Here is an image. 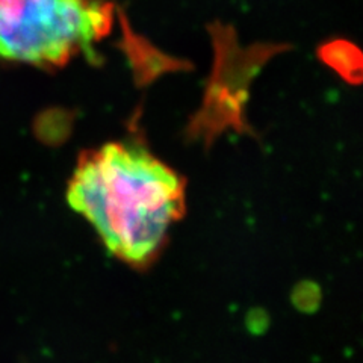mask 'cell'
Returning a JSON list of instances; mask_svg holds the SVG:
<instances>
[{
  "label": "cell",
  "mask_w": 363,
  "mask_h": 363,
  "mask_svg": "<svg viewBox=\"0 0 363 363\" xmlns=\"http://www.w3.org/2000/svg\"><path fill=\"white\" fill-rule=\"evenodd\" d=\"M68 204L94 227L121 262L147 268L185 213V182L133 140L109 143L77 159Z\"/></svg>",
  "instance_id": "1"
},
{
  "label": "cell",
  "mask_w": 363,
  "mask_h": 363,
  "mask_svg": "<svg viewBox=\"0 0 363 363\" xmlns=\"http://www.w3.org/2000/svg\"><path fill=\"white\" fill-rule=\"evenodd\" d=\"M111 26V6L100 0H0V58L60 67Z\"/></svg>",
  "instance_id": "2"
}]
</instances>
